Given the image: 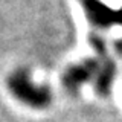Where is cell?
<instances>
[{
  "label": "cell",
  "instance_id": "cell-1",
  "mask_svg": "<svg viewBox=\"0 0 122 122\" xmlns=\"http://www.w3.org/2000/svg\"><path fill=\"white\" fill-rule=\"evenodd\" d=\"M8 90L21 104L30 108H46L52 102V92L49 87L40 86L32 81L29 70L17 69L8 76Z\"/></svg>",
  "mask_w": 122,
  "mask_h": 122
},
{
  "label": "cell",
  "instance_id": "cell-2",
  "mask_svg": "<svg viewBox=\"0 0 122 122\" xmlns=\"http://www.w3.org/2000/svg\"><path fill=\"white\" fill-rule=\"evenodd\" d=\"M98 67H99V58H87L78 64H73L64 72L63 78H61L63 86L70 93H75L86 82H89L95 78Z\"/></svg>",
  "mask_w": 122,
  "mask_h": 122
},
{
  "label": "cell",
  "instance_id": "cell-3",
  "mask_svg": "<svg viewBox=\"0 0 122 122\" xmlns=\"http://www.w3.org/2000/svg\"><path fill=\"white\" fill-rule=\"evenodd\" d=\"M89 21L99 29H108L119 23L117 11L101 0H79Z\"/></svg>",
  "mask_w": 122,
  "mask_h": 122
},
{
  "label": "cell",
  "instance_id": "cell-4",
  "mask_svg": "<svg viewBox=\"0 0 122 122\" xmlns=\"http://www.w3.org/2000/svg\"><path fill=\"white\" fill-rule=\"evenodd\" d=\"M114 76H116V63L112 58H105L104 61H99L98 72L93 78L95 92L101 96H107L112 92Z\"/></svg>",
  "mask_w": 122,
  "mask_h": 122
},
{
  "label": "cell",
  "instance_id": "cell-5",
  "mask_svg": "<svg viewBox=\"0 0 122 122\" xmlns=\"http://www.w3.org/2000/svg\"><path fill=\"white\" fill-rule=\"evenodd\" d=\"M90 43H92V46L95 47V51H96L98 56H105V53H107V46H105V41L102 40L101 37L92 35V37H90Z\"/></svg>",
  "mask_w": 122,
  "mask_h": 122
}]
</instances>
